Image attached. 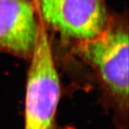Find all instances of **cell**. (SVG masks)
Returning a JSON list of instances; mask_svg holds the SVG:
<instances>
[{
	"label": "cell",
	"instance_id": "6da1fadb",
	"mask_svg": "<svg viewBox=\"0 0 129 129\" xmlns=\"http://www.w3.org/2000/svg\"><path fill=\"white\" fill-rule=\"evenodd\" d=\"M74 53L95 71L107 96L121 118L128 113L127 13L111 12L105 30L75 44Z\"/></svg>",
	"mask_w": 129,
	"mask_h": 129
},
{
	"label": "cell",
	"instance_id": "3957f363",
	"mask_svg": "<svg viewBox=\"0 0 129 129\" xmlns=\"http://www.w3.org/2000/svg\"><path fill=\"white\" fill-rule=\"evenodd\" d=\"M40 20L48 34L73 45L92 40L108 25L107 0H34Z\"/></svg>",
	"mask_w": 129,
	"mask_h": 129
},
{
	"label": "cell",
	"instance_id": "7a4b0ae2",
	"mask_svg": "<svg viewBox=\"0 0 129 129\" xmlns=\"http://www.w3.org/2000/svg\"><path fill=\"white\" fill-rule=\"evenodd\" d=\"M27 72L24 129H57L61 87L55 66L50 34L41 23Z\"/></svg>",
	"mask_w": 129,
	"mask_h": 129
},
{
	"label": "cell",
	"instance_id": "277c9868",
	"mask_svg": "<svg viewBox=\"0 0 129 129\" xmlns=\"http://www.w3.org/2000/svg\"><path fill=\"white\" fill-rule=\"evenodd\" d=\"M41 26L34 0H0V51L29 60Z\"/></svg>",
	"mask_w": 129,
	"mask_h": 129
}]
</instances>
